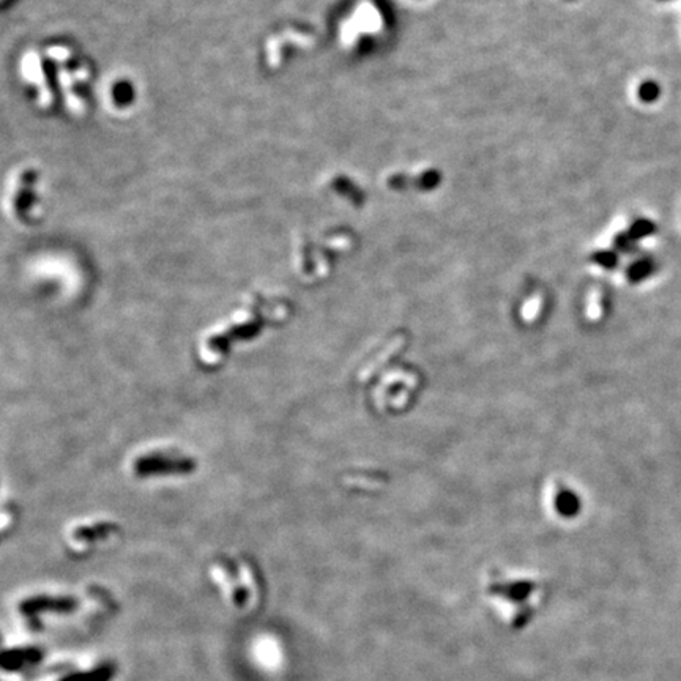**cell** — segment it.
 <instances>
[{"mask_svg": "<svg viewBox=\"0 0 681 681\" xmlns=\"http://www.w3.org/2000/svg\"><path fill=\"white\" fill-rule=\"evenodd\" d=\"M251 654L254 663L264 670H278L283 664L284 654L279 642L273 636L264 634L254 641L251 647Z\"/></svg>", "mask_w": 681, "mask_h": 681, "instance_id": "obj_1", "label": "cell"}, {"mask_svg": "<svg viewBox=\"0 0 681 681\" xmlns=\"http://www.w3.org/2000/svg\"><path fill=\"white\" fill-rule=\"evenodd\" d=\"M652 272H653V262L648 261V259H643V261H639L629 268V279L632 281L643 279Z\"/></svg>", "mask_w": 681, "mask_h": 681, "instance_id": "obj_2", "label": "cell"}, {"mask_svg": "<svg viewBox=\"0 0 681 681\" xmlns=\"http://www.w3.org/2000/svg\"><path fill=\"white\" fill-rule=\"evenodd\" d=\"M654 224L647 220H639L631 226V231H629V238L631 240H637V238L647 237L650 233L654 232Z\"/></svg>", "mask_w": 681, "mask_h": 681, "instance_id": "obj_3", "label": "cell"}, {"mask_svg": "<svg viewBox=\"0 0 681 681\" xmlns=\"http://www.w3.org/2000/svg\"><path fill=\"white\" fill-rule=\"evenodd\" d=\"M659 93H661L659 86L653 81L643 82L641 88H639V97H641V100L645 103H653L659 97Z\"/></svg>", "mask_w": 681, "mask_h": 681, "instance_id": "obj_4", "label": "cell"}]
</instances>
